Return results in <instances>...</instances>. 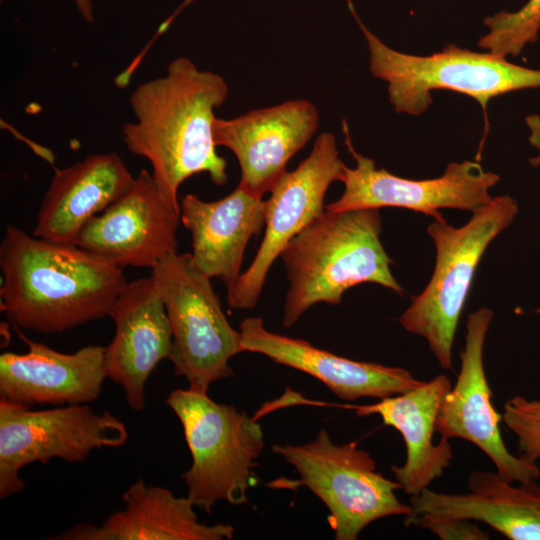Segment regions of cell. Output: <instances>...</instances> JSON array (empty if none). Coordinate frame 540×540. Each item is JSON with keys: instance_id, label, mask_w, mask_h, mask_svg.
Listing matches in <instances>:
<instances>
[{"instance_id": "1", "label": "cell", "mask_w": 540, "mask_h": 540, "mask_svg": "<svg viewBox=\"0 0 540 540\" xmlns=\"http://www.w3.org/2000/svg\"><path fill=\"white\" fill-rule=\"evenodd\" d=\"M228 93L221 75L177 57L166 75L138 85L130 96L135 121L122 125L123 142L150 162L161 196L179 215L178 190L186 179L207 173L216 185L227 182V162L216 152L213 124Z\"/></svg>"}, {"instance_id": "2", "label": "cell", "mask_w": 540, "mask_h": 540, "mask_svg": "<svg viewBox=\"0 0 540 540\" xmlns=\"http://www.w3.org/2000/svg\"><path fill=\"white\" fill-rule=\"evenodd\" d=\"M0 269L1 311L15 327L45 334L108 316L128 283L123 268L13 225L0 244Z\"/></svg>"}, {"instance_id": "3", "label": "cell", "mask_w": 540, "mask_h": 540, "mask_svg": "<svg viewBox=\"0 0 540 540\" xmlns=\"http://www.w3.org/2000/svg\"><path fill=\"white\" fill-rule=\"evenodd\" d=\"M381 230L379 209H352L325 210L299 232L280 256L289 280L283 325L291 328L315 304H340L344 293L361 283L402 295Z\"/></svg>"}, {"instance_id": "4", "label": "cell", "mask_w": 540, "mask_h": 540, "mask_svg": "<svg viewBox=\"0 0 540 540\" xmlns=\"http://www.w3.org/2000/svg\"><path fill=\"white\" fill-rule=\"evenodd\" d=\"M517 214V202L501 195L473 212L461 227L441 218L434 219L427 228L436 249L434 271L425 289L412 297L398 321L406 331L426 339L443 369H452L459 319L480 260Z\"/></svg>"}, {"instance_id": "5", "label": "cell", "mask_w": 540, "mask_h": 540, "mask_svg": "<svg viewBox=\"0 0 540 540\" xmlns=\"http://www.w3.org/2000/svg\"><path fill=\"white\" fill-rule=\"evenodd\" d=\"M165 403L179 419L192 457L182 479L193 505L210 513L218 501L247 502L253 468L264 448L256 418L190 388L171 391Z\"/></svg>"}, {"instance_id": "6", "label": "cell", "mask_w": 540, "mask_h": 540, "mask_svg": "<svg viewBox=\"0 0 540 540\" xmlns=\"http://www.w3.org/2000/svg\"><path fill=\"white\" fill-rule=\"evenodd\" d=\"M348 6L367 42L370 71L388 84L389 100L398 113L422 114L431 105V91L435 89L468 95L485 110L493 97L540 88V70L513 64L489 52H474L454 44L429 56L398 52L361 22L351 0Z\"/></svg>"}, {"instance_id": "7", "label": "cell", "mask_w": 540, "mask_h": 540, "mask_svg": "<svg viewBox=\"0 0 540 540\" xmlns=\"http://www.w3.org/2000/svg\"><path fill=\"white\" fill-rule=\"evenodd\" d=\"M151 270L172 329L174 373L188 388L207 393L211 384L233 375L229 361L243 352L240 330L228 322L211 278L191 254L171 253Z\"/></svg>"}, {"instance_id": "8", "label": "cell", "mask_w": 540, "mask_h": 540, "mask_svg": "<svg viewBox=\"0 0 540 540\" xmlns=\"http://www.w3.org/2000/svg\"><path fill=\"white\" fill-rule=\"evenodd\" d=\"M273 451L299 475L327 507L336 540H355L370 523L388 516H411L410 504L401 502V485L376 470L372 456L356 441L337 445L326 430L303 445H273Z\"/></svg>"}, {"instance_id": "9", "label": "cell", "mask_w": 540, "mask_h": 540, "mask_svg": "<svg viewBox=\"0 0 540 540\" xmlns=\"http://www.w3.org/2000/svg\"><path fill=\"white\" fill-rule=\"evenodd\" d=\"M127 440L123 421L88 404L34 410L0 399V498L24 489L19 474L24 466L54 458L80 462L93 450L118 448Z\"/></svg>"}, {"instance_id": "10", "label": "cell", "mask_w": 540, "mask_h": 540, "mask_svg": "<svg viewBox=\"0 0 540 540\" xmlns=\"http://www.w3.org/2000/svg\"><path fill=\"white\" fill-rule=\"evenodd\" d=\"M336 137L323 132L310 154L273 186L265 201V232L249 267L227 290V302L234 309L253 308L267 275L289 242L325 211V195L332 183L344 178Z\"/></svg>"}, {"instance_id": "11", "label": "cell", "mask_w": 540, "mask_h": 540, "mask_svg": "<svg viewBox=\"0 0 540 540\" xmlns=\"http://www.w3.org/2000/svg\"><path fill=\"white\" fill-rule=\"evenodd\" d=\"M343 131L345 144L356 165L354 168L345 166L344 191L336 201L325 206L326 211L397 207L441 219L439 210L443 208L473 213L484 207L493 198L490 189L500 180L497 174L469 160L451 162L437 178H402L378 169L374 160L358 153L345 121Z\"/></svg>"}, {"instance_id": "12", "label": "cell", "mask_w": 540, "mask_h": 540, "mask_svg": "<svg viewBox=\"0 0 540 540\" xmlns=\"http://www.w3.org/2000/svg\"><path fill=\"white\" fill-rule=\"evenodd\" d=\"M493 312L479 308L468 315L460 370L454 387L445 394L439 407L436 432L444 439H463L481 449L496 471L511 482H530L540 478V468L506 447L499 423L502 415L492 405L483 363V348Z\"/></svg>"}, {"instance_id": "13", "label": "cell", "mask_w": 540, "mask_h": 540, "mask_svg": "<svg viewBox=\"0 0 540 540\" xmlns=\"http://www.w3.org/2000/svg\"><path fill=\"white\" fill-rule=\"evenodd\" d=\"M180 222L143 169L121 197L85 225L75 245L120 268L152 269L177 252Z\"/></svg>"}, {"instance_id": "14", "label": "cell", "mask_w": 540, "mask_h": 540, "mask_svg": "<svg viewBox=\"0 0 540 540\" xmlns=\"http://www.w3.org/2000/svg\"><path fill=\"white\" fill-rule=\"evenodd\" d=\"M319 111L305 99L288 100L231 119L215 118L216 146L228 148L241 170L239 186L263 197L287 172L289 160L319 128Z\"/></svg>"}, {"instance_id": "15", "label": "cell", "mask_w": 540, "mask_h": 540, "mask_svg": "<svg viewBox=\"0 0 540 540\" xmlns=\"http://www.w3.org/2000/svg\"><path fill=\"white\" fill-rule=\"evenodd\" d=\"M108 316L115 332L105 347L106 376L121 386L129 407L141 411L147 381L172 347L170 321L152 276L128 282Z\"/></svg>"}, {"instance_id": "16", "label": "cell", "mask_w": 540, "mask_h": 540, "mask_svg": "<svg viewBox=\"0 0 540 540\" xmlns=\"http://www.w3.org/2000/svg\"><path fill=\"white\" fill-rule=\"evenodd\" d=\"M16 330L28 351L0 355V399L28 407L88 404L98 399L107 378L104 346L63 353Z\"/></svg>"}, {"instance_id": "17", "label": "cell", "mask_w": 540, "mask_h": 540, "mask_svg": "<svg viewBox=\"0 0 540 540\" xmlns=\"http://www.w3.org/2000/svg\"><path fill=\"white\" fill-rule=\"evenodd\" d=\"M243 352L259 353L274 362L302 371L326 385L338 398H385L423 383L408 370L356 361L313 346L303 339L269 331L260 317L245 318L239 326Z\"/></svg>"}, {"instance_id": "18", "label": "cell", "mask_w": 540, "mask_h": 540, "mask_svg": "<svg viewBox=\"0 0 540 540\" xmlns=\"http://www.w3.org/2000/svg\"><path fill=\"white\" fill-rule=\"evenodd\" d=\"M451 387L449 378L440 374L410 391L373 404L337 405L354 410L359 416L377 414L385 425L401 433L406 459L402 466L392 465L391 470L410 497L441 477L452 461L453 451L448 439L441 438L439 443H433L439 407Z\"/></svg>"}, {"instance_id": "19", "label": "cell", "mask_w": 540, "mask_h": 540, "mask_svg": "<svg viewBox=\"0 0 540 540\" xmlns=\"http://www.w3.org/2000/svg\"><path fill=\"white\" fill-rule=\"evenodd\" d=\"M237 187L216 201L186 194L180 202V221L191 233L192 260L204 274L230 289L241 275L247 244L265 225L266 203Z\"/></svg>"}, {"instance_id": "20", "label": "cell", "mask_w": 540, "mask_h": 540, "mask_svg": "<svg viewBox=\"0 0 540 540\" xmlns=\"http://www.w3.org/2000/svg\"><path fill=\"white\" fill-rule=\"evenodd\" d=\"M134 178L115 152L91 154L80 162L56 169L42 199L32 235L75 244L85 225L121 197Z\"/></svg>"}, {"instance_id": "21", "label": "cell", "mask_w": 540, "mask_h": 540, "mask_svg": "<svg viewBox=\"0 0 540 540\" xmlns=\"http://www.w3.org/2000/svg\"><path fill=\"white\" fill-rule=\"evenodd\" d=\"M124 508L102 524L80 523L50 539L58 540H223L231 539L233 526L206 525L195 506L169 489L147 485L142 478L122 496Z\"/></svg>"}, {"instance_id": "22", "label": "cell", "mask_w": 540, "mask_h": 540, "mask_svg": "<svg viewBox=\"0 0 540 540\" xmlns=\"http://www.w3.org/2000/svg\"><path fill=\"white\" fill-rule=\"evenodd\" d=\"M468 492L446 494L425 488L410 497L412 515L457 517L487 524L510 540H540V485L508 481L497 471L476 470ZM409 517V516H408Z\"/></svg>"}, {"instance_id": "23", "label": "cell", "mask_w": 540, "mask_h": 540, "mask_svg": "<svg viewBox=\"0 0 540 540\" xmlns=\"http://www.w3.org/2000/svg\"><path fill=\"white\" fill-rule=\"evenodd\" d=\"M489 32L478 46L499 57L517 56L525 45L536 42L540 30V0H528L516 12L501 11L487 17Z\"/></svg>"}, {"instance_id": "24", "label": "cell", "mask_w": 540, "mask_h": 540, "mask_svg": "<svg viewBox=\"0 0 540 540\" xmlns=\"http://www.w3.org/2000/svg\"><path fill=\"white\" fill-rule=\"evenodd\" d=\"M501 415L517 437L520 455L537 462L540 459V400L512 397L505 402Z\"/></svg>"}, {"instance_id": "25", "label": "cell", "mask_w": 540, "mask_h": 540, "mask_svg": "<svg viewBox=\"0 0 540 540\" xmlns=\"http://www.w3.org/2000/svg\"><path fill=\"white\" fill-rule=\"evenodd\" d=\"M427 529L441 540H487L488 533L466 518L420 514L405 517V526Z\"/></svg>"}, {"instance_id": "26", "label": "cell", "mask_w": 540, "mask_h": 540, "mask_svg": "<svg viewBox=\"0 0 540 540\" xmlns=\"http://www.w3.org/2000/svg\"><path fill=\"white\" fill-rule=\"evenodd\" d=\"M525 121L530 130L529 143L539 152L536 157L530 158L529 162L532 166L538 167L540 166V116L529 115Z\"/></svg>"}, {"instance_id": "27", "label": "cell", "mask_w": 540, "mask_h": 540, "mask_svg": "<svg viewBox=\"0 0 540 540\" xmlns=\"http://www.w3.org/2000/svg\"><path fill=\"white\" fill-rule=\"evenodd\" d=\"M74 2L83 19L89 23L93 22L94 14L92 0H74Z\"/></svg>"}]
</instances>
